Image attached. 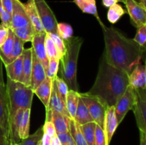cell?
I'll use <instances>...</instances> for the list:
<instances>
[{
    "label": "cell",
    "instance_id": "obj_1",
    "mask_svg": "<svg viewBox=\"0 0 146 145\" xmlns=\"http://www.w3.org/2000/svg\"><path fill=\"white\" fill-rule=\"evenodd\" d=\"M105 41L104 55L108 64L130 74L135 65L141 63L145 47L127 38L117 28L102 26Z\"/></svg>",
    "mask_w": 146,
    "mask_h": 145
},
{
    "label": "cell",
    "instance_id": "obj_2",
    "mask_svg": "<svg viewBox=\"0 0 146 145\" xmlns=\"http://www.w3.org/2000/svg\"><path fill=\"white\" fill-rule=\"evenodd\" d=\"M128 86L129 74L108 64L103 54L95 82L87 92L98 97L111 107L115 105Z\"/></svg>",
    "mask_w": 146,
    "mask_h": 145
},
{
    "label": "cell",
    "instance_id": "obj_3",
    "mask_svg": "<svg viewBox=\"0 0 146 145\" xmlns=\"http://www.w3.org/2000/svg\"><path fill=\"white\" fill-rule=\"evenodd\" d=\"M84 39L81 37L72 36L69 39L64 41L66 45V52L60 59L61 66L59 67L60 78L67 83L69 90L78 91L77 83V63L80 49Z\"/></svg>",
    "mask_w": 146,
    "mask_h": 145
},
{
    "label": "cell",
    "instance_id": "obj_4",
    "mask_svg": "<svg viewBox=\"0 0 146 145\" xmlns=\"http://www.w3.org/2000/svg\"><path fill=\"white\" fill-rule=\"evenodd\" d=\"M5 85L9 104L10 121L19 109H31L34 93L30 86L9 78Z\"/></svg>",
    "mask_w": 146,
    "mask_h": 145
},
{
    "label": "cell",
    "instance_id": "obj_5",
    "mask_svg": "<svg viewBox=\"0 0 146 145\" xmlns=\"http://www.w3.org/2000/svg\"><path fill=\"white\" fill-rule=\"evenodd\" d=\"M80 98L88 108L94 122L104 129L105 115L108 106L101 98L88 94L80 93Z\"/></svg>",
    "mask_w": 146,
    "mask_h": 145
},
{
    "label": "cell",
    "instance_id": "obj_6",
    "mask_svg": "<svg viewBox=\"0 0 146 145\" xmlns=\"http://www.w3.org/2000/svg\"><path fill=\"white\" fill-rule=\"evenodd\" d=\"M137 101L136 90L131 85L128 87L123 95L118 100L115 105V113L118 125L122 122L128 111L133 109Z\"/></svg>",
    "mask_w": 146,
    "mask_h": 145
},
{
    "label": "cell",
    "instance_id": "obj_7",
    "mask_svg": "<svg viewBox=\"0 0 146 145\" xmlns=\"http://www.w3.org/2000/svg\"><path fill=\"white\" fill-rule=\"evenodd\" d=\"M34 1L46 32L58 34V21L46 1L45 0H34Z\"/></svg>",
    "mask_w": 146,
    "mask_h": 145
},
{
    "label": "cell",
    "instance_id": "obj_8",
    "mask_svg": "<svg viewBox=\"0 0 146 145\" xmlns=\"http://www.w3.org/2000/svg\"><path fill=\"white\" fill-rule=\"evenodd\" d=\"M131 21L137 28L146 24V9L136 0H124Z\"/></svg>",
    "mask_w": 146,
    "mask_h": 145
},
{
    "label": "cell",
    "instance_id": "obj_9",
    "mask_svg": "<svg viewBox=\"0 0 146 145\" xmlns=\"http://www.w3.org/2000/svg\"><path fill=\"white\" fill-rule=\"evenodd\" d=\"M31 24L26 11L24 3L20 0H12L11 29L19 27L31 26Z\"/></svg>",
    "mask_w": 146,
    "mask_h": 145
},
{
    "label": "cell",
    "instance_id": "obj_10",
    "mask_svg": "<svg viewBox=\"0 0 146 145\" xmlns=\"http://www.w3.org/2000/svg\"><path fill=\"white\" fill-rule=\"evenodd\" d=\"M9 104L5 84L0 85V126L9 139ZM10 140V139H9Z\"/></svg>",
    "mask_w": 146,
    "mask_h": 145
},
{
    "label": "cell",
    "instance_id": "obj_11",
    "mask_svg": "<svg viewBox=\"0 0 146 145\" xmlns=\"http://www.w3.org/2000/svg\"><path fill=\"white\" fill-rule=\"evenodd\" d=\"M46 32L43 34H36L31 41L32 48L36 56L40 62L42 63L45 71H47L48 67V58L47 57L45 48V38Z\"/></svg>",
    "mask_w": 146,
    "mask_h": 145
},
{
    "label": "cell",
    "instance_id": "obj_12",
    "mask_svg": "<svg viewBox=\"0 0 146 145\" xmlns=\"http://www.w3.org/2000/svg\"><path fill=\"white\" fill-rule=\"evenodd\" d=\"M129 85L138 90L146 89V63L135 65L129 74Z\"/></svg>",
    "mask_w": 146,
    "mask_h": 145
},
{
    "label": "cell",
    "instance_id": "obj_13",
    "mask_svg": "<svg viewBox=\"0 0 146 145\" xmlns=\"http://www.w3.org/2000/svg\"><path fill=\"white\" fill-rule=\"evenodd\" d=\"M136 92L137 101L132 110L134 112L138 129L146 135V100L139 91L136 90Z\"/></svg>",
    "mask_w": 146,
    "mask_h": 145
},
{
    "label": "cell",
    "instance_id": "obj_14",
    "mask_svg": "<svg viewBox=\"0 0 146 145\" xmlns=\"http://www.w3.org/2000/svg\"><path fill=\"white\" fill-rule=\"evenodd\" d=\"M33 49V48H32ZM46 78L45 69L42 63L36 56L33 51L32 53V71L31 75V85L30 87L33 91L35 90L38 85Z\"/></svg>",
    "mask_w": 146,
    "mask_h": 145
},
{
    "label": "cell",
    "instance_id": "obj_15",
    "mask_svg": "<svg viewBox=\"0 0 146 145\" xmlns=\"http://www.w3.org/2000/svg\"><path fill=\"white\" fill-rule=\"evenodd\" d=\"M118 127V124L117 122L116 117H115V107L114 106L108 107L106 112L104 127L107 145H109L111 143L113 136Z\"/></svg>",
    "mask_w": 146,
    "mask_h": 145
},
{
    "label": "cell",
    "instance_id": "obj_16",
    "mask_svg": "<svg viewBox=\"0 0 146 145\" xmlns=\"http://www.w3.org/2000/svg\"><path fill=\"white\" fill-rule=\"evenodd\" d=\"M26 11L27 13L29 18L32 26L34 27L36 34H43L46 33L43 24L41 23L38 13L36 8L34 0H28L26 3H24Z\"/></svg>",
    "mask_w": 146,
    "mask_h": 145
},
{
    "label": "cell",
    "instance_id": "obj_17",
    "mask_svg": "<svg viewBox=\"0 0 146 145\" xmlns=\"http://www.w3.org/2000/svg\"><path fill=\"white\" fill-rule=\"evenodd\" d=\"M7 78L16 82H23V55L14 60L11 63L4 65Z\"/></svg>",
    "mask_w": 146,
    "mask_h": 145
},
{
    "label": "cell",
    "instance_id": "obj_18",
    "mask_svg": "<svg viewBox=\"0 0 146 145\" xmlns=\"http://www.w3.org/2000/svg\"><path fill=\"white\" fill-rule=\"evenodd\" d=\"M53 81L48 78H46L45 80L38 85V88L34 91V93L41 101L46 109H47L49 104L50 98L52 92Z\"/></svg>",
    "mask_w": 146,
    "mask_h": 145
},
{
    "label": "cell",
    "instance_id": "obj_19",
    "mask_svg": "<svg viewBox=\"0 0 146 145\" xmlns=\"http://www.w3.org/2000/svg\"><path fill=\"white\" fill-rule=\"evenodd\" d=\"M32 47L23 51V84L27 86L31 85V75L32 71Z\"/></svg>",
    "mask_w": 146,
    "mask_h": 145
},
{
    "label": "cell",
    "instance_id": "obj_20",
    "mask_svg": "<svg viewBox=\"0 0 146 145\" xmlns=\"http://www.w3.org/2000/svg\"><path fill=\"white\" fill-rule=\"evenodd\" d=\"M47 109H50L53 111L60 112V113L65 115L66 116L71 117L67 111L66 107L65 102L60 98L58 92H57L56 89L55 85L53 81V87H52V92H51V98H50L49 104Z\"/></svg>",
    "mask_w": 146,
    "mask_h": 145
},
{
    "label": "cell",
    "instance_id": "obj_21",
    "mask_svg": "<svg viewBox=\"0 0 146 145\" xmlns=\"http://www.w3.org/2000/svg\"><path fill=\"white\" fill-rule=\"evenodd\" d=\"M71 117L65 115L52 110V122L57 133L69 132V123Z\"/></svg>",
    "mask_w": 146,
    "mask_h": 145
},
{
    "label": "cell",
    "instance_id": "obj_22",
    "mask_svg": "<svg viewBox=\"0 0 146 145\" xmlns=\"http://www.w3.org/2000/svg\"><path fill=\"white\" fill-rule=\"evenodd\" d=\"M74 119L79 125H84L85 124L89 123V122H94L88 108L86 106L85 104L84 103L81 98L79 99L76 112L75 117H74Z\"/></svg>",
    "mask_w": 146,
    "mask_h": 145
},
{
    "label": "cell",
    "instance_id": "obj_23",
    "mask_svg": "<svg viewBox=\"0 0 146 145\" xmlns=\"http://www.w3.org/2000/svg\"><path fill=\"white\" fill-rule=\"evenodd\" d=\"M14 39H15V35L13 33L12 30L10 28L8 38L6 40L4 44L0 47V58L4 65H7L8 64L9 57L14 45Z\"/></svg>",
    "mask_w": 146,
    "mask_h": 145
},
{
    "label": "cell",
    "instance_id": "obj_24",
    "mask_svg": "<svg viewBox=\"0 0 146 145\" xmlns=\"http://www.w3.org/2000/svg\"><path fill=\"white\" fill-rule=\"evenodd\" d=\"M80 99V92L78 91L69 90L67 94L66 107L71 119H74L77 107Z\"/></svg>",
    "mask_w": 146,
    "mask_h": 145
},
{
    "label": "cell",
    "instance_id": "obj_25",
    "mask_svg": "<svg viewBox=\"0 0 146 145\" xmlns=\"http://www.w3.org/2000/svg\"><path fill=\"white\" fill-rule=\"evenodd\" d=\"M77 6L84 13L94 15L98 20L99 24H101V27L104 26V24H103L102 21L100 19L99 16H98L96 0H80Z\"/></svg>",
    "mask_w": 146,
    "mask_h": 145
},
{
    "label": "cell",
    "instance_id": "obj_26",
    "mask_svg": "<svg viewBox=\"0 0 146 145\" xmlns=\"http://www.w3.org/2000/svg\"><path fill=\"white\" fill-rule=\"evenodd\" d=\"M69 132L72 137L74 138L76 145H88L86 142L80 125L74 120L71 119L69 123Z\"/></svg>",
    "mask_w": 146,
    "mask_h": 145
},
{
    "label": "cell",
    "instance_id": "obj_27",
    "mask_svg": "<svg viewBox=\"0 0 146 145\" xmlns=\"http://www.w3.org/2000/svg\"><path fill=\"white\" fill-rule=\"evenodd\" d=\"M13 33L17 37H18L20 40L26 42H31L34 35L36 34V31L32 26H31L19 27V28H13Z\"/></svg>",
    "mask_w": 146,
    "mask_h": 145
},
{
    "label": "cell",
    "instance_id": "obj_28",
    "mask_svg": "<svg viewBox=\"0 0 146 145\" xmlns=\"http://www.w3.org/2000/svg\"><path fill=\"white\" fill-rule=\"evenodd\" d=\"M96 123L95 122H89L84 125H80L86 142L88 145H96L95 143V129Z\"/></svg>",
    "mask_w": 146,
    "mask_h": 145
},
{
    "label": "cell",
    "instance_id": "obj_29",
    "mask_svg": "<svg viewBox=\"0 0 146 145\" xmlns=\"http://www.w3.org/2000/svg\"><path fill=\"white\" fill-rule=\"evenodd\" d=\"M30 114H31V109H24V115H23L21 125H20L19 132L21 140L26 139L29 136Z\"/></svg>",
    "mask_w": 146,
    "mask_h": 145
},
{
    "label": "cell",
    "instance_id": "obj_30",
    "mask_svg": "<svg viewBox=\"0 0 146 145\" xmlns=\"http://www.w3.org/2000/svg\"><path fill=\"white\" fill-rule=\"evenodd\" d=\"M126 13L122 6L118 4H113L109 7L107 14V18L111 24H115Z\"/></svg>",
    "mask_w": 146,
    "mask_h": 145
},
{
    "label": "cell",
    "instance_id": "obj_31",
    "mask_svg": "<svg viewBox=\"0 0 146 145\" xmlns=\"http://www.w3.org/2000/svg\"><path fill=\"white\" fill-rule=\"evenodd\" d=\"M45 48L48 61L50 59H56L60 61L61 55H60L59 53H58L52 38L50 37V36L47 33L45 38Z\"/></svg>",
    "mask_w": 146,
    "mask_h": 145
},
{
    "label": "cell",
    "instance_id": "obj_32",
    "mask_svg": "<svg viewBox=\"0 0 146 145\" xmlns=\"http://www.w3.org/2000/svg\"><path fill=\"white\" fill-rule=\"evenodd\" d=\"M43 134H44L43 127H41L33 134H29L28 137L24 139H21V142L19 143L10 144V145H37L38 142L41 140Z\"/></svg>",
    "mask_w": 146,
    "mask_h": 145
},
{
    "label": "cell",
    "instance_id": "obj_33",
    "mask_svg": "<svg viewBox=\"0 0 146 145\" xmlns=\"http://www.w3.org/2000/svg\"><path fill=\"white\" fill-rule=\"evenodd\" d=\"M25 43L24 41H22L21 40H20L18 37H17L15 36V39H14V45H13L12 50H11V52L10 53L9 57L8 59V64L11 63V62L14 61V60L17 59V58H19V56H21L23 53V51H24V45ZM7 64V65H8Z\"/></svg>",
    "mask_w": 146,
    "mask_h": 145
},
{
    "label": "cell",
    "instance_id": "obj_34",
    "mask_svg": "<svg viewBox=\"0 0 146 145\" xmlns=\"http://www.w3.org/2000/svg\"><path fill=\"white\" fill-rule=\"evenodd\" d=\"M54 83L55 85L56 89V91L58 92V95H59L60 98L66 104L67 94H68V90H69V88H68V85L62 78L58 77V75L56 77L55 80H54Z\"/></svg>",
    "mask_w": 146,
    "mask_h": 145
},
{
    "label": "cell",
    "instance_id": "obj_35",
    "mask_svg": "<svg viewBox=\"0 0 146 145\" xmlns=\"http://www.w3.org/2000/svg\"><path fill=\"white\" fill-rule=\"evenodd\" d=\"M57 33L58 35L64 41L69 39L73 36V28L71 25L66 23H58L57 25Z\"/></svg>",
    "mask_w": 146,
    "mask_h": 145
},
{
    "label": "cell",
    "instance_id": "obj_36",
    "mask_svg": "<svg viewBox=\"0 0 146 145\" xmlns=\"http://www.w3.org/2000/svg\"><path fill=\"white\" fill-rule=\"evenodd\" d=\"M48 62V67L47 71H46V77L54 81L56 77L57 76V73L59 69L60 61L56 59H50Z\"/></svg>",
    "mask_w": 146,
    "mask_h": 145
},
{
    "label": "cell",
    "instance_id": "obj_37",
    "mask_svg": "<svg viewBox=\"0 0 146 145\" xmlns=\"http://www.w3.org/2000/svg\"><path fill=\"white\" fill-rule=\"evenodd\" d=\"M47 34H48L50 37L52 38L53 41H54V44H55L57 50H58V53H59L61 58L66 52V45L64 41L58 35V34H52V33H47Z\"/></svg>",
    "mask_w": 146,
    "mask_h": 145
},
{
    "label": "cell",
    "instance_id": "obj_38",
    "mask_svg": "<svg viewBox=\"0 0 146 145\" xmlns=\"http://www.w3.org/2000/svg\"><path fill=\"white\" fill-rule=\"evenodd\" d=\"M133 40L141 46H146V24L137 28V33Z\"/></svg>",
    "mask_w": 146,
    "mask_h": 145
},
{
    "label": "cell",
    "instance_id": "obj_39",
    "mask_svg": "<svg viewBox=\"0 0 146 145\" xmlns=\"http://www.w3.org/2000/svg\"><path fill=\"white\" fill-rule=\"evenodd\" d=\"M95 143L96 145H107L104 129L97 124L95 129Z\"/></svg>",
    "mask_w": 146,
    "mask_h": 145
},
{
    "label": "cell",
    "instance_id": "obj_40",
    "mask_svg": "<svg viewBox=\"0 0 146 145\" xmlns=\"http://www.w3.org/2000/svg\"><path fill=\"white\" fill-rule=\"evenodd\" d=\"M57 136L61 142V145H76L74 138L69 132L64 133H57Z\"/></svg>",
    "mask_w": 146,
    "mask_h": 145
},
{
    "label": "cell",
    "instance_id": "obj_41",
    "mask_svg": "<svg viewBox=\"0 0 146 145\" xmlns=\"http://www.w3.org/2000/svg\"><path fill=\"white\" fill-rule=\"evenodd\" d=\"M0 18L1 21V24L8 28H11V14L9 13L5 9H2L0 11Z\"/></svg>",
    "mask_w": 146,
    "mask_h": 145
},
{
    "label": "cell",
    "instance_id": "obj_42",
    "mask_svg": "<svg viewBox=\"0 0 146 145\" xmlns=\"http://www.w3.org/2000/svg\"><path fill=\"white\" fill-rule=\"evenodd\" d=\"M43 130H44V133L47 134L49 135L50 136L53 137V136H56L57 134L56 132L55 127H54V123L52 121H46L44 122V125H43Z\"/></svg>",
    "mask_w": 146,
    "mask_h": 145
},
{
    "label": "cell",
    "instance_id": "obj_43",
    "mask_svg": "<svg viewBox=\"0 0 146 145\" xmlns=\"http://www.w3.org/2000/svg\"><path fill=\"white\" fill-rule=\"evenodd\" d=\"M9 29L10 28H8L1 24H0V47L4 44L8 38Z\"/></svg>",
    "mask_w": 146,
    "mask_h": 145
},
{
    "label": "cell",
    "instance_id": "obj_44",
    "mask_svg": "<svg viewBox=\"0 0 146 145\" xmlns=\"http://www.w3.org/2000/svg\"><path fill=\"white\" fill-rule=\"evenodd\" d=\"M10 144L11 142H10L9 139L1 127L0 126V145H10Z\"/></svg>",
    "mask_w": 146,
    "mask_h": 145
},
{
    "label": "cell",
    "instance_id": "obj_45",
    "mask_svg": "<svg viewBox=\"0 0 146 145\" xmlns=\"http://www.w3.org/2000/svg\"><path fill=\"white\" fill-rule=\"evenodd\" d=\"M4 9L11 14L12 11V0H0Z\"/></svg>",
    "mask_w": 146,
    "mask_h": 145
},
{
    "label": "cell",
    "instance_id": "obj_46",
    "mask_svg": "<svg viewBox=\"0 0 146 145\" xmlns=\"http://www.w3.org/2000/svg\"><path fill=\"white\" fill-rule=\"evenodd\" d=\"M51 139L52 137L48 135L47 134L44 133L43 134L42 137L41 139V143L42 145H51Z\"/></svg>",
    "mask_w": 146,
    "mask_h": 145
},
{
    "label": "cell",
    "instance_id": "obj_47",
    "mask_svg": "<svg viewBox=\"0 0 146 145\" xmlns=\"http://www.w3.org/2000/svg\"><path fill=\"white\" fill-rule=\"evenodd\" d=\"M118 2H124V0H102L103 5L106 8H109L113 4H118Z\"/></svg>",
    "mask_w": 146,
    "mask_h": 145
},
{
    "label": "cell",
    "instance_id": "obj_48",
    "mask_svg": "<svg viewBox=\"0 0 146 145\" xmlns=\"http://www.w3.org/2000/svg\"><path fill=\"white\" fill-rule=\"evenodd\" d=\"M140 145H146V135L142 131H140Z\"/></svg>",
    "mask_w": 146,
    "mask_h": 145
},
{
    "label": "cell",
    "instance_id": "obj_49",
    "mask_svg": "<svg viewBox=\"0 0 146 145\" xmlns=\"http://www.w3.org/2000/svg\"><path fill=\"white\" fill-rule=\"evenodd\" d=\"M2 61L0 58V85H4V77H3V71H2Z\"/></svg>",
    "mask_w": 146,
    "mask_h": 145
},
{
    "label": "cell",
    "instance_id": "obj_50",
    "mask_svg": "<svg viewBox=\"0 0 146 145\" xmlns=\"http://www.w3.org/2000/svg\"><path fill=\"white\" fill-rule=\"evenodd\" d=\"M51 145H61V142H60L59 139H58V136H57V134L52 137Z\"/></svg>",
    "mask_w": 146,
    "mask_h": 145
},
{
    "label": "cell",
    "instance_id": "obj_51",
    "mask_svg": "<svg viewBox=\"0 0 146 145\" xmlns=\"http://www.w3.org/2000/svg\"><path fill=\"white\" fill-rule=\"evenodd\" d=\"M144 55H145V63H146V47H145V52H144ZM138 91H139L140 93L142 95V96L145 98L146 100V89L143 90H138Z\"/></svg>",
    "mask_w": 146,
    "mask_h": 145
},
{
    "label": "cell",
    "instance_id": "obj_52",
    "mask_svg": "<svg viewBox=\"0 0 146 145\" xmlns=\"http://www.w3.org/2000/svg\"><path fill=\"white\" fill-rule=\"evenodd\" d=\"M138 2L141 3V4H142L144 7H145V9H146V0H139V1H138Z\"/></svg>",
    "mask_w": 146,
    "mask_h": 145
},
{
    "label": "cell",
    "instance_id": "obj_53",
    "mask_svg": "<svg viewBox=\"0 0 146 145\" xmlns=\"http://www.w3.org/2000/svg\"><path fill=\"white\" fill-rule=\"evenodd\" d=\"M79 1H80V0H74V2L75 3V4L77 5V4H78V3L79 2Z\"/></svg>",
    "mask_w": 146,
    "mask_h": 145
},
{
    "label": "cell",
    "instance_id": "obj_54",
    "mask_svg": "<svg viewBox=\"0 0 146 145\" xmlns=\"http://www.w3.org/2000/svg\"><path fill=\"white\" fill-rule=\"evenodd\" d=\"M37 145H42V144H41V140H40L39 142H38V144H37Z\"/></svg>",
    "mask_w": 146,
    "mask_h": 145
},
{
    "label": "cell",
    "instance_id": "obj_55",
    "mask_svg": "<svg viewBox=\"0 0 146 145\" xmlns=\"http://www.w3.org/2000/svg\"><path fill=\"white\" fill-rule=\"evenodd\" d=\"M136 1H139V0H136Z\"/></svg>",
    "mask_w": 146,
    "mask_h": 145
}]
</instances>
